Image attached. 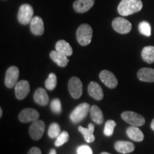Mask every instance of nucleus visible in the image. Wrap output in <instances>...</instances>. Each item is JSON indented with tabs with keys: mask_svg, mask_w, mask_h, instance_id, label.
Masks as SVG:
<instances>
[{
	"mask_svg": "<svg viewBox=\"0 0 154 154\" xmlns=\"http://www.w3.org/2000/svg\"><path fill=\"white\" fill-rule=\"evenodd\" d=\"M143 8L141 0H121L118 6L119 14L123 17L131 15Z\"/></svg>",
	"mask_w": 154,
	"mask_h": 154,
	"instance_id": "obj_1",
	"label": "nucleus"
},
{
	"mask_svg": "<svg viewBox=\"0 0 154 154\" xmlns=\"http://www.w3.org/2000/svg\"><path fill=\"white\" fill-rule=\"evenodd\" d=\"M93 36L91 26L87 24H83L79 26L76 31L77 41L82 46H87L91 43Z\"/></svg>",
	"mask_w": 154,
	"mask_h": 154,
	"instance_id": "obj_2",
	"label": "nucleus"
},
{
	"mask_svg": "<svg viewBox=\"0 0 154 154\" xmlns=\"http://www.w3.org/2000/svg\"><path fill=\"white\" fill-rule=\"evenodd\" d=\"M34 9L33 7L29 4H24L19 7L17 19L19 22L22 25H27L30 24L33 19Z\"/></svg>",
	"mask_w": 154,
	"mask_h": 154,
	"instance_id": "obj_3",
	"label": "nucleus"
},
{
	"mask_svg": "<svg viewBox=\"0 0 154 154\" xmlns=\"http://www.w3.org/2000/svg\"><path fill=\"white\" fill-rule=\"evenodd\" d=\"M90 106L87 103H82L76 106L70 114V119L74 124L79 123L86 118L90 111Z\"/></svg>",
	"mask_w": 154,
	"mask_h": 154,
	"instance_id": "obj_4",
	"label": "nucleus"
},
{
	"mask_svg": "<svg viewBox=\"0 0 154 154\" xmlns=\"http://www.w3.org/2000/svg\"><path fill=\"white\" fill-rule=\"evenodd\" d=\"M121 118L126 123L134 126H141L144 125L146 122L143 116L134 111H124L121 113Z\"/></svg>",
	"mask_w": 154,
	"mask_h": 154,
	"instance_id": "obj_5",
	"label": "nucleus"
},
{
	"mask_svg": "<svg viewBox=\"0 0 154 154\" xmlns=\"http://www.w3.org/2000/svg\"><path fill=\"white\" fill-rule=\"evenodd\" d=\"M112 26L116 32L121 34L129 33L132 29L131 23L124 17H116L113 19Z\"/></svg>",
	"mask_w": 154,
	"mask_h": 154,
	"instance_id": "obj_6",
	"label": "nucleus"
},
{
	"mask_svg": "<svg viewBox=\"0 0 154 154\" xmlns=\"http://www.w3.org/2000/svg\"><path fill=\"white\" fill-rule=\"evenodd\" d=\"M68 88L69 93L74 99H79L83 92V84L78 77L73 76L69 79Z\"/></svg>",
	"mask_w": 154,
	"mask_h": 154,
	"instance_id": "obj_7",
	"label": "nucleus"
},
{
	"mask_svg": "<svg viewBox=\"0 0 154 154\" xmlns=\"http://www.w3.org/2000/svg\"><path fill=\"white\" fill-rule=\"evenodd\" d=\"M45 130V124L43 121L36 120L33 121L29 128V135L33 140H38L43 136Z\"/></svg>",
	"mask_w": 154,
	"mask_h": 154,
	"instance_id": "obj_8",
	"label": "nucleus"
},
{
	"mask_svg": "<svg viewBox=\"0 0 154 154\" xmlns=\"http://www.w3.org/2000/svg\"><path fill=\"white\" fill-rule=\"evenodd\" d=\"M19 70L17 66H10L7 70L5 76V85L7 88H12L16 86L19 79Z\"/></svg>",
	"mask_w": 154,
	"mask_h": 154,
	"instance_id": "obj_9",
	"label": "nucleus"
},
{
	"mask_svg": "<svg viewBox=\"0 0 154 154\" xmlns=\"http://www.w3.org/2000/svg\"><path fill=\"white\" fill-rule=\"evenodd\" d=\"M101 82L109 88H114L118 86V80L112 72L108 70H103L99 74Z\"/></svg>",
	"mask_w": 154,
	"mask_h": 154,
	"instance_id": "obj_10",
	"label": "nucleus"
},
{
	"mask_svg": "<svg viewBox=\"0 0 154 154\" xmlns=\"http://www.w3.org/2000/svg\"><path fill=\"white\" fill-rule=\"evenodd\" d=\"M39 113L36 109L27 108L21 111L19 115V119L22 123H29L38 120Z\"/></svg>",
	"mask_w": 154,
	"mask_h": 154,
	"instance_id": "obj_11",
	"label": "nucleus"
},
{
	"mask_svg": "<svg viewBox=\"0 0 154 154\" xmlns=\"http://www.w3.org/2000/svg\"><path fill=\"white\" fill-rule=\"evenodd\" d=\"M30 91L29 83L26 80H22L17 82L15 86V96L17 99L22 100L25 99Z\"/></svg>",
	"mask_w": 154,
	"mask_h": 154,
	"instance_id": "obj_12",
	"label": "nucleus"
},
{
	"mask_svg": "<svg viewBox=\"0 0 154 154\" xmlns=\"http://www.w3.org/2000/svg\"><path fill=\"white\" fill-rule=\"evenodd\" d=\"M94 3L95 0H76L73 4V7L76 12L83 14L89 10Z\"/></svg>",
	"mask_w": 154,
	"mask_h": 154,
	"instance_id": "obj_13",
	"label": "nucleus"
},
{
	"mask_svg": "<svg viewBox=\"0 0 154 154\" xmlns=\"http://www.w3.org/2000/svg\"><path fill=\"white\" fill-rule=\"evenodd\" d=\"M30 30L32 33L36 36H41L44 32V25L43 19L38 16L33 17L30 22Z\"/></svg>",
	"mask_w": 154,
	"mask_h": 154,
	"instance_id": "obj_14",
	"label": "nucleus"
},
{
	"mask_svg": "<svg viewBox=\"0 0 154 154\" xmlns=\"http://www.w3.org/2000/svg\"><path fill=\"white\" fill-rule=\"evenodd\" d=\"M88 94L94 99L99 101L103 98V91L98 83L91 82L88 86Z\"/></svg>",
	"mask_w": 154,
	"mask_h": 154,
	"instance_id": "obj_15",
	"label": "nucleus"
},
{
	"mask_svg": "<svg viewBox=\"0 0 154 154\" xmlns=\"http://www.w3.org/2000/svg\"><path fill=\"white\" fill-rule=\"evenodd\" d=\"M114 147L117 151L123 154L130 153L135 150L134 143L129 141H124V140H119L116 142Z\"/></svg>",
	"mask_w": 154,
	"mask_h": 154,
	"instance_id": "obj_16",
	"label": "nucleus"
},
{
	"mask_svg": "<svg viewBox=\"0 0 154 154\" xmlns=\"http://www.w3.org/2000/svg\"><path fill=\"white\" fill-rule=\"evenodd\" d=\"M138 79L144 82H154V69L142 68L137 73Z\"/></svg>",
	"mask_w": 154,
	"mask_h": 154,
	"instance_id": "obj_17",
	"label": "nucleus"
},
{
	"mask_svg": "<svg viewBox=\"0 0 154 154\" xmlns=\"http://www.w3.org/2000/svg\"><path fill=\"white\" fill-rule=\"evenodd\" d=\"M50 58L52 59L54 62H55L58 66L61 67L66 66L69 61V59L67 58V56L59 52L57 50L51 51V53H50Z\"/></svg>",
	"mask_w": 154,
	"mask_h": 154,
	"instance_id": "obj_18",
	"label": "nucleus"
},
{
	"mask_svg": "<svg viewBox=\"0 0 154 154\" xmlns=\"http://www.w3.org/2000/svg\"><path fill=\"white\" fill-rule=\"evenodd\" d=\"M34 101L38 105L46 106L48 104L49 101V96L45 91V89L42 88H38L36 90L35 93L34 94Z\"/></svg>",
	"mask_w": 154,
	"mask_h": 154,
	"instance_id": "obj_19",
	"label": "nucleus"
},
{
	"mask_svg": "<svg viewBox=\"0 0 154 154\" xmlns=\"http://www.w3.org/2000/svg\"><path fill=\"white\" fill-rule=\"evenodd\" d=\"M126 134L128 138L136 142H140L143 140L144 135L138 127L131 126L126 129Z\"/></svg>",
	"mask_w": 154,
	"mask_h": 154,
	"instance_id": "obj_20",
	"label": "nucleus"
},
{
	"mask_svg": "<svg viewBox=\"0 0 154 154\" xmlns=\"http://www.w3.org/2000/svg\"><path fill=\"white\" fill-rule=\"evenodd\" d=\"M79 131L80 133H82L84 136V139L87 143H92L95 140V136L94 135V124H89L88 126V128H84L82 126H79Z\"/></svg>",
	"mask_w": 154,
	"mask_h": 154,
	"instance_id": "obj_21",
	"label": "nucleus"
},
{
	"mask_svg": "<svg viewBox=\"0 0 154 154\" xmlns=\"http://www.w3.org/2000/svg\"><path fill=\"white\" fill-rule=\"evenodd\" d=\"M56 50L63 54L69 57L73 54V49L71 45L65 40H59L56 44Z\"/></svg>",
	"mask_w": 154,
	"mask_h": 154,
	"instance_id": "obj_22",
	"label": "nucleus"
},
{
	"mask_svg": "<svg viewBox=\"0 0 154 154\" xmlns=\"http://www.w3.org/2000/svg\"><path fill=\"white\" fill-rule=\"evenodd\" d=\"M90 115L93 121L97 124H101L103 122V115L101 109L97 106H92L90 109Z\"/></svg>",
	"mask_w": 154,
	"mask_h": 154,
	"instance_id": "obj_23",
	"label": "nucleus"
},
{
	"mask_svg": "<svg viewBox=\"0 0 154 154\" xmlns=\"http://www.w3.org/2000/svg\"><path fill=\"white\" fill-rule=\"evenodd\" d=\"M141 57L144 61L148 63L154 62V47L148 46L144 47L141 51Z\"/></svg>",
	"mask_w": 154,
	"mask_h": 154,
	"instance_id": "obj_24",
	"label": "nucleus"
},
{
	"mask_svg": "<svg viewBox=\"0 0 154 154\" xmlns=\"http://www.w3.org/2000/svg\"><path fill=\"white\" fill-rule=\"evenodd\" d=\"M57 84V78L54 73H51L45 82V86L48 90L54 89Z\"/></svg>",
	"mask_w": 154,
	"mask_h": 154,
	"instance_id": "obj_25",
	"label": "nucleus"
},
{
	"mask_svg": "<svg viewBox=\"0 0 154 154\" xmlns=\"http://www.w3.org/2000/svg\"><path fill=\"white\" fill-rule=\"evenodd\" d=\"M61 134L60 126L57 123H53L50 125L49 130H48V136L51 138H55L59 136Z\"/></svg>",
	"mask_w": 154,
	"mask_h": 154,
	"instance_id": "obj_26",
	"label": "nucleus"
},
{
	"mask_svg": "<svg viewBox=\"0 0 154 154\" xmlns=\"http://www.w3.org/2000/svg\"><path fill=\"white\" fill-rule=\"evenodd\" d=\"M138 30L141 34L144 36H150L151 34V26L148 22L143 21L138 25Z\"/></svg>",
	"mask_w": 154,
	"mask_h": 154,
	"instance_id": "obj_27",
	"label": "nucleus"
},
{
	"mask_svg": "<svg viewBox=\"0 0 154 154\" xmlns=\"http://www.w3.org/2000/svg\"><path fill=\"white\" fill-rule=\"evenodd\" d=\"M116 124L114 121L113 120H109L106 122L105 126H104V130H103V134L105 136H111L113 134V131Z\"/></svg>",
	"mask_w": 154,
	"mask_h": 154,
	"instance_id": "obj_28",
	"label": "nucleus"
},
{
	"mask_svg": "<svg viewBox=\"0 0 154 154\" xmlns=\"http://www.w3.org/2000/svg\"><path fill=\"white\" fill-rule=\"evenodd\" d=\"M69 139V135L68 132L66 131H62L59 136L57 138V140L55 141V146L57 147H59V146H62L65 143H66Z\"/></svg>",
	"mask_w": 154,
	"mask_h": 154,
	"instance_id": "obj_29",
	"label": "nucleus"
},
{
	"mask_svg": "<svg viewBox=\"0 0 154 154\" xmlns=\"http://www.w3.org/2000/svg\"><path fill=\"white\" fill-rule=\"evenodd\" d=\"M51 109L56 114H59L61 112V103L59 99H54L51 102Z\"/></svg>",
	"mask_w": 154,
	"mask_h": 154,
	"instance_id": "obj_30",
	"label": "nucleus"
},
{
	"mask_svg": "<svg viewBox=\"0 0 154 154\" xmlns=\"http://www.w3.org/2000/svg\"><path fill=\"white\" fill-rule=\"evenodd\" d=\"M77 153L78 154H93L92 150L88 146L83 145L81 146L77 149Z\"/></svg>",
	"mask_w": 154,
	"mask_h": 154,
	"instance_id": "obj_31",
	"label": "nucleus"
},
{
	"mask_svg": "<svg viewBox=\"0 0 154 154\" xmlns=\"http://www.w3.org/2000/svg\"><path fill=\"white\" fill-rule=\"evenodd\" d=\"M27 154H42V151L40 149L37 147H33L29 150Z\"/></svg>",
	"mask_w": 154,
	"mask_h": 154,
	"instance_id": "obj_32",
	"label": "nucleus"
},
{
	"mask_svg": "<svg viewBox=\"0 0 154 154\" xmlns=\"http://www.w3.org/2000/svg\"><path fill=\"white\" fill-rule=\"evenodd\" d=\"M49 154H57V152H56L54 149H51V151H50Z\"/></svg>",
	"mask_w": 154,
	"mask_h": 154,
	"instance_id": "obj_33",
	"label": "nucleus"
},
{
	"mask_svg": "<svg viewBox=\"0 0 154 154\" xmlns=\"http://www.w3.org/2000/svg\"><path fill=\"white\" fill-rule=\"evenodd\" d=\"M151 128H152V130L153 131H154V119H153V120L152 121V122H151Z\"/></svg>",
	"mask_w": 154,
	"mask_h": 154,
	"instance_id": "obj_34",
	"label": "nucleus"
},
{
	"mask_svg": "<svg viewBox=\"0 0 154 154\" xmlns=\"http://www.w3.org/2000/svg\"><path fill=\"white\" fill-rule=\"evenodd\" d=\"M2 109L0 108V117H2Z\"/></svg>",
	"mask_w": 154,
	"mask_h": 154,
	"instance_id": "obj_35",
	"label": "nucleus"
},
{
	"mask_svg": "<svg viewBox=\"0 0 154 154\" xmlns=\"http://www.w3.org/2000/svg\"><path fill=\"white\" fill-rule=\"evenodd\" d=\"M101 154H111V153H107V152H103V153H101Z\"/></svg>",
	"mask_w": 154,
	"mask_h": 154,
	"instance_id": "obj_36",
	"label": "nucleus"
}]
</instances>
